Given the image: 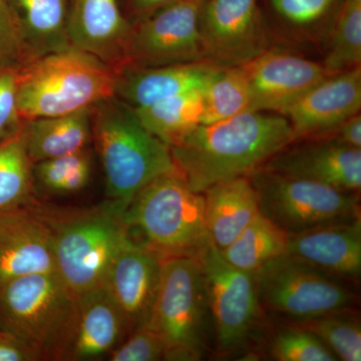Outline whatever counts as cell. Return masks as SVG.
Listing matches in <instances>:
<instances>
[{
  "mask_svg": "<svg viewBox=\"0 0 361 361\" xmlns=\"http://www.w3.org/2000/svg\"><path fill=\"white\" fill-rule=\"evenodd\" d=\"M361 66L323 78L282 111L295 141L319 137L360 113Z\"/></svg>",
  "mask_w": 361,
  "mask_h": 361,
  "instance_id": "15",
  "label": "cell"
},
{
  "mask_svg": "<svg viewBox=\"0 0 361 361\" xmlns=\"http://www.w3.org/2000/svg\"><path fill=\"white\" fill-rule=\"evenodd\" d=\"M260 213L287 235L360 218L357 193L259 168L249 175Z\"/></svg>",
  "mask_w": 361,
  "mask_h": 361,
  "instance_id": "8",
  "label": "cell"
},
{
  "mask_svg": "<svg viewBox=\"0 0 361 361\" xmlns=\"http://www.w3.org/2000/svg\"><path fill=\"white\" fill-rule=\"evenodd\" d=\"M51 231L56 272L78 296L103 286L118 252L130 238L123 208L106 200L82 210L35 202Z\"/></svg>",
  "mask_w": 361,
  "mask_h": 361,
  "instance_id": "2",
  "label": "cell"
},
{
  "mask_svg": "<svg viewBox=\"0 0 361 361\" xmlns=\"http://www.w3.org/2000/svg\"><path fill=\"white\" fill-rule=\"evenodd\" d=\"M199 25L205 63L241 66L264 51L258 0H205Z\"/></svg>",
  "mask_w": 361,
  "mask_h": 361,
  "instance_id": "12",
  "label": "cell"
},
{
  "mask_svg": "<svg viewBox=\"0 0 361 361\" xmlns=\"http://www.w3.org/2000/svg\"><path fill=\"white\" fill-rule=\"evenodd\" d=\"M134 111L152 135L173 148L182 144L202 125V90L185 92Z\"/></svg>",
  "mask_w": 361,
  "mask_h": 361,
  "instance_id": "25",
  "label": "cell"
},
{
  "mask_svg": "<svg viewBox=\"0 0 361 361\" xmlns=\"http://www.w3.org/2000/svg\"><path fill=\"white\" fill-rule=\"evenodd\" d=\"M18 71H0V144L20 135L23 125L16 99Z\"/></svg>",
  "mask_w": 361,
  "mask_h": 361,
  "instance_id": "36",
  "label": "cell"
},
{
  "mask_svg": "<svg viewBox=\"0 0 361 361\" xmlns=\"http://www.w3.org/2000/svg\"><path fill=\"white\" fill-rule=\"evenodd\" d=\"M197 259L205 281L218 348L226 353L236 351L250 339L262 308L254 273L230 264L213 243Z\"/></svg>",
  "mask_w": 361,
  "mask_h": 361,
  "instance_id": "10",
  "label": "cell"
},
{
  "mask_svg": "<svg viewBox=\"0 0 361 361\" xmlns=\"http://www.w3.org/2000/svg\"><path fill=\"white\" fill-rule=\"evenodd\" d=\"M293 142V130L284 116L249 111L199 126L171 151L180 177L193 191L203 193L216 183L250 175Z\"/></svg>",
  "mask_w": 361,
  "mask_h": 361,
  "instance_id": "1",
  "label": "cell"
},
{
  "mask_svg": "<svg viewBox=\"0 0 361 361\" xmlns=\"http://www.w3.org/2000/svg\"><path fill=\"white\" fill-rule=\"evenodd\" d=\"M287 245L288 235L260 213L220 251L230 264L253 273L268 261L287 253Z\"/></svg>",
  "mask_w": 361,
  "mask_h": 361,
  "instance_id": "26",
  "label": "cell"
},
{
  "mask_svg": "<svg viewBox=\"0 0 361 361\" xmlns=\"http://www.w3.org/2000/svg\"><path fill=\"white\" fill-rule=\"evenodd\" d=\"M126 20L134 26L175 0H118Z\"/></svg>",
  "mask_w": 361,
  "mask_h": 361,
  "instance_id": "37",
  "label": "cell"
},
{
  "mask_svg": "<svg viewBox=\"0 0 361 361\" xmlns=\"http://www.w3.org/2000/svg\"><path fill=\"white\" fill-rule=\"evenodd\" d=\"M130 231L161 259L197 258L212 243L206 227L203 193L193 191L177 171L149 183L125 212Z\"/></svg>",
  "mask_w": 361,
  "mask_h": 361,
  "instance_id": "6",
  "label": "cell"
},
{
  "mask_svg": "<svg viewBox=\"0 0 361 361\" xmlns=\"http://www.w3.org/2000/svg\"><path fill=\"white\" fill-rule=\"evenodd\" d=\"M206 227L214 245H230L258 214V195L249 176L216 183L203 192Z\"/></svg>",
  "mask_w": 361,
  "mask_h": 361,
  "instance_id": "21",
  "label": "cell"
},
{
  "mask_svg": "<svg viewBox=\"0 0 361 361\" xmlns=\"http://www.w3.org/2000/svg\"><path fill=\"white\" fill-rule=\"evenodd\" d=\"M78 315L80 296L56 271L0 286V327L25 342L40 360H71Z\"/></svg>",
  "mask_w": 361,
  "mask_h": 361,
  "instance_id": "4",
  "label": "cell"
},
{
  "mask_svg": "<svg viewBox=\"0 0 361 361\" xmlns=\"http://www.w3.org/2000/svg\"><path fill=\"white\" fill-rule=\"evenodd\" d=\"M202 125L253 111L250 87L240 66L221 68L202 90Z\"/></svg>",
  "mask_w": 361,
  "mask_h": 361,
  "instance_id": "28",
  "label": "cell"
},
{
  "mask_svg": "<svg viewBox=\"0 0 361 361\" xmlns=\"http://www.w3.org/2000/svg\"><path fill=\"white\" fill-rule=\"evenodd\" d=\"M275 13L296 26L315 25L324 18L338 0H269Z\"/></svg>",
  "mask_w": 361,
  "mask_h": 361,
  "instance_id": "35",
  "label": "cell"
},
{
  "mask_svg": "<svg viewBox=\"0 0 361 361\" xmlns=\"http://www.w3.org/2000/svg\"><path fill=\"white\" fill-rule=\"evenodd\" d=\"M193 1L200 2V4H202V2L205 1V0H193Z\"/></svg>",
  "mask_w": 361,
  "mask_h": 361,
  "instance_id": "40",
  "label": "cell"
},
{
  "mask_svg": "<svg viewBox=\"0 0 361 361\" xmlns=\"http://www.w3.org/2000/svg\"><path fill=\"white\" fill-rule=\"evenodd\" d=\"M361 65V0H343L331 47L322 66L327 75Z\"/></svg>",
  "mask_w": 361,
  "mask_h": 361,
  "instance_id": "30",
  "label": "cell"
},
{
  "mask_svg": "<svg viewBox=\"0 0 361 361\" xmlns=\"http://www.w3.org/2000/svg\"><path fill=\"white\" fill-rule=\"evenodd\" d=\"M92 108L70 115L23 121L20 137L32 163L71 155L90 147Z\"/></svg>",
  "mask_w": 361,
  "mask_h": 361,
  "instance_id": "24",
  "label": "cell"
},
{
  "mask_svg": "<svg viewBox=\"0 0 361 361\" xmlns=\"http://www.w3.org/2000/svg\"><path fill=\"white\" fill-rule=\"evenodd\" d=\"M165 343L149 325L130 332L129 338L110 353L111 361H156L163 360Z\"/></svg>",
  "mask_w": 361,
  "mask_h": 361,
  "instance_id": "33",
  "label": "cell"
},
{
  "mask_svg": "<svg viewBox=\"0 0 361 361\" xmlns=\"http://www.w3.org/2000/svg\"><path fill=\"white\" fill-rule=\"evenodd\" d=\"M205 281L199 260H161L158 291L147 325L165 343V360H200L209 317Z\"/></svg>",
  "mask_w": 361,
  "mask_h": 361,
  "instance_id": "7",
  "label": "cell"
},
{
  "mask_svg": "<svg viewBox=\"0 0 361 361\" xmlns=\"http://www.w3.org/2000/svg\"><path fill=\"white\" fill-rule=\"evenodd\" d=\"M298 324L314 334L337 360H361L360 322L349 310L329 313Z\"/></svg>",
  "mask_w": 361,
  "mask_h": 361,
  "instance_id": "31",
  "label": "cell"
},
{
  "mask_svg": "<svg viewBox=\"0 0 361 361\" xmlns=\"http://www.w3.org/2000/svg\"><path fill=\"white\" fill-rule=\"evenodd\" d=\"M130 30L118 0H71V44L116 70L123 65Z\"/></svg>",
  "mask_w": 361,
  "mask_h": 361,
  "instance_id": "18",
  "label": "cell"
},
{
  "mask_svg": "<svg viewBox=\"0 0 361 361\" xmlns=\"http://www.w3.org/2000/svg\"><path fill=\"white\" fill-rule=\"evenodd\" d=\"M240 66L250 87L253 111L280 115L329 77L322 63L281 51L261 52Z\"/></svg>",
  "mask_w": 361,
  "mask_h": 361,
  "instance_id": "13",
  "label": "cell"
},
{
  "mask_svg": "<svg viewBox=\"0 0 361 361\" xmlns=\"http://www.w3.org/2000/svg\"><path fill=\"white\" fill-rule=\"evenodd\" d=\"M35 202L0 214V286L26 275L56 271L51 231Z\"/></svg>",
  "mask_w": 361,
  "mask_h": 361,
  "instance_id": "17",
  "label": "cell"
},
{
  "mask_svg": "<svg viewBox=\"0 0 361 361\" xmlns=\"http://www.w3.org/2000/svg\"><path fill=\"white\" fill-rule=\"evenodd\" d=\"M287 253L336 278L357 280L361 273V221L289 235Z\"/></svg>",
  "mask_w": 361,
  "mask_h": 361,
  "instance_id": "20",
  "label": "cell"
},
{
  "mask_svg": "<svg viewBox=\"0 0 361 361\" xmlns=\"http://www.w3.org/2000/svg\"><path fill=\"white\" fill-rule=\"evenodd\" d=\"M116 70L75 47L32 59L16 73L23 121L70 115L115 96Z\"/></svg>",
  "mask_w": 361,
  "mask_h": 361,
  "instance_id": "5",
  "label": "cell"
},
{
  "mask_svg": "<svg viewBox=\"0 0 361 361\" xmlns=\"http://www.w3.org/2000/svg\"><path fill=\"white\" fill-rule=\"evenodd\" d=\"M32 165L20 135L0 144V214L25 208L37 200Z\"/></svg>",
  "mask_w": 361,
  "mask_h": 361,
  "instance_id": "27",
  "label": "cell"
},
{
  "mask_svg": "<svg viewBox=\"0 0 361 361\" xmlns=\"http://www.w3.org/2000/svg\"><path fill=\"white\" fill-rule=\"evenodd\" d=\"M201 4L175 0L132 26L118 70L205 63L199 25Z\"/></svg>",
  "mask_w": 361,
  "mask_h": 361,
  "instance_id": "11",
  "label": "cell"
},
{
  "mask_svg": "<svg viewBox=\"0 0 361 361\" xmlns=\"http://www.w3.org/2000/svg\"><path fill=\"white\" fill-rule=\"evenodd\" d=\"M92 134L108 201L123 210L152 180L177 171L170 147L152 135L134 109L115 96L92 106Z\"/></svg>",
  "mask_w": 361,
  "mask_h": 361,
  "instance_id": "3",
  "label": "cell"
},
{
  "mask_svg": "<svg viewBox=\"0 0 361 361\" xmlns=\"http://www.w3.org/2000/svg\"><path fill=\"white\" fill-rule=\"evenodd\" d=\"M161 260L130 235L109 270L104 285L123 313L130 334L148 322L158 291Z\"/></svg>",
  "mask_w": 361,
  "mask_h": 361,
  "instance_id": "16",
  "label": "cell"
},
{
  "mask_svg": "<svg viewBox=\"0 0 361 361\" xmlns=\"http://www.w3.org/2000/svg\"><path fill=\"white\" fill-rule=\"evenodd\" d=\"M254 273L261 307L294 322L349 310L356 297L337 278L285 253Z\"/></svg>",
  "mask_w": 361,
  "mask_h": 361,
  "instance_id": "9",
  "label": "cell"
},
{
  "mask_svg": "<svg viewBox=\"0 0 361 361\" xmlns=\"http://www.w3.org/2000/svg\"><path fill=\"white\" fill-rule=\"evenodd\" d=\"M130 334L127 322L106 286L80 296L77 336L71 360H92L110 353Z\"/></svg>",
  "mask_w": 361,
  "mask_h": 361,
  "instance_id": "22",
  "label": "cell"
},
{
  "mask_svg": "<svg viewBox=\"0 0 361 361\" xmlns=\"http://www.w3.org/2000/svg\"><path fill=\"white\" fill-rule=\"evenodd\" d=\"M32 174L35 191L56 196L78 193L92 179V151L87 147L71 155L33 164Z\"/></svg>",
  "mask_w": 361,
  "mask_h": 361,
  "instance_id": "29",
  "label": "cell"
},
{
  "mask_svg": "<svg viewBox=\"0 0 361 361\" xmlns=\"http://www.w3.org/2000/svg\"><path fill=\"white\" fill-rule=\"evenodd\" d=\"M283 327L273 336L270 355L278 361H336V356L302 325Z\"/></svg>",
  "mask_w": 361,
  "mask_h": 361,
  "instance_id": "32",
  "label": "cell"
},
{
  "mask_svg": "<svg viewBox=\"0 0 361 361\" xmlns=\"http://www.w3.org/2000/svg\"><path fill=\"white\" fill-rule=\"evenodd\" d=\"M30 61L6 0H0V71H18Z\"/></svg>",
  "mask_w": 361,
  "mask_h": 361,
  "instance_id": "34",
  "label": "cell"
},
{
  "mask_svg": "<svg viewBox=\"0 0 361 361\" xmlns=\"http://www.w3.org/2000/svg\"><path fill=\"white\" fill-rule=\"evenodd\" d=\"M280 149L261 168L278 174L322 183L348 193L361 188V149L326 137Z\"/></svg>",
  "mask_w": 361,
  "mask_h": 361,
  "instance_id": "14",
  "label": "cell"
},
{
  "mask_svg": "<svg viewBox=\"0 0 361 361\" xmlns=\"http://www.w3.org/2000/svg\"><path fill=\"white\" fill-rule=\"evenodd\" d=\"M319 137L332 139L334 141L346 145V146L361 149L360 113L350 116L348 120L339 123L337 127L330 130L329 132L325 133V134L319 135V137H313V139H319Z\"/></svg>",
  "mask_w": 361,
  "mask_h": 361,
  "instance_id": "39",
  "label": "cell"
},
{
  "mask_svg": "<svg viewBox=\"0 0 361 361\" xmlns=\"http://www.w3.org/2000/svg\"><path fill=\"white\" fill-rule=\"evenodd\" d=\"M39 356L25 342L0 327V361H37Z\"/></svg>",
  "mask_w": 361,
  "mask_h": 361,
  "instance_id": "38",
  "label": "cell"
},
{
  "mask_svg": "<svg viewBox=\"0 0 361 361\" xmlns=\"http://www.w3.org/2000/svg\"><path fill=\"white\" fill-rule=\"evenodd\" d=\"M30 61L73 47L71 0H6Z\"/></svg>",
  "mask_w": 361,
  "mask_h": 361,
  "instance_id": "23",
  "label": "cell"
},
{
  "mask_svg": "<svg viewBox=\"0 0 361 361\" xmlns=\"http://www.w3.org/2000/svg\"><path fill=\"white\" fill-rule=\"evenodd\" d=\"M220 68L203 61L122 68L116 71L115 97L130 108H144L192 90H203Z\"/></svg>",
  "mask_w": 361,
  "mask_h": 361,
  "instance_id": "19",
  "label": "cell"
}]
</instances>
